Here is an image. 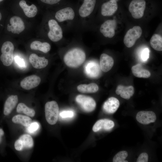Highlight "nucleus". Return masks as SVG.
<instances>
[{
  "label": "nucleus",
  "instance_id": "35",
  "mask_svg": "<svg viewBox=\"0 0 162 162\" xmlns=\"http://www.w3.org/2000/svg\"><path fill=\"white\" fill-rule=\"evenodd\" d=\"M14 59L16 62L20 66L22 67H25V62L22 59L18 56H15Z\"/></svg>",
  "mask_w": 162,
  "mask_h": 162
},
{
  "label": "nucleus",
  "instance_id": "22",
  "mask_svg": "<svg viewBox=\"0 0 162 162\" xmlns=\"http://www.w3.org/2000/svg\"><path fill=\"white\" fill-rule=\"evenodd\" d=\"M134 87L132 86H128L120 85L116 88V93L117 95L124 99H129L134 94Z\"/></svg>",
  "mask_w": 162,
  "mask_h": 162
},
{
  "label": "nucleus",
  "instance_id": "34",
  "mask_svg": "<svg viewBox=\"0 0 162 162\" xmlns=\"http://www.w3.org/2000/svg\"><path fill=\"white\" fill-rule=\"evenodd\" d=\"M148 156L147 154L145 152L142 153L139 156L136 160L137 162H147Z\"/></svg>",
  "mask_w": 162,
  "mask_h": 162
},
{
  "label": "nucleus",
  "instance_id": "16",
  "mask_svg": "<svg viewBox=\"0 0 162 162\" xmlns=\"http://www.w3.org/2000/svg\"><path fill=\"white\" fill-rule=\"evenodd\" d=\"M118 8L116 1L111 0L103 4L101 8V14L104 16H111L116 12Z\"/></svg>",
  "mask_w": 162,
  "mask_h": 162
},
{
  "label": "nucleus",
  "instance_id": "32",
  "mask_svg": "<svg viewBox=\"0 0 162 162\" xmlns=\"http://www.w3.org/2000/svg\"><path fill=\"white\" fill-rule=\"evenodd\" d=\"M149 50L148 48H145L142 51L140 55V59L142 62L147 61L149 58Z\"/></svg>",
  "mask_w": 162,
  "mask_h": 162
},
{
  "label": "nucleus",
  "instance_id": "8",
  "mask_svg": "<svg viewBox=\"0 0 162 162\" xmlns=\"http://www.w3.org/2000/svg\"><path fill=\"white\" fill-rule=\"evenodd\" d=\"M34 144L33 140L31 135L24 134L16 140L14 144L15 149L19 151L32 148Z\"/></svg>",
  "mask_w": 162,
  "mask_h": 162
},
{
  "label": "nucleus",
  "instance_id": "27",
  "mask_svg": "<svg viewBox=\"0 0 162 162\" xmlns=\"http://www.w3.org/2000/svg\"><path fill=\"white\" fill-rule=\"evenodd\" d=\"M79 92L83 93H94L97 92L99 88L97 84L94 83L88 84H80L77 87Z\"/></svg>",
  "mask_w": 162,
  "mask_h": 162
},
{
  "label": "nucleus",
  "instance_id": "30",
  "mask_svg": "<svg viewBox=\"0 0 162 162\" xmlns=\"http://www.w3.org/2000/svg\"><path fill=\"white\" fill-rule=\"evenodd\" d=\"M128 156L127 152L125 151H121L116 154L113 158V162H128L125 160Z\"/></svg>",
  "mask_w": 162,
  "mask_h": 162
},
{
  "label": "nucleus",
  "instance_id": "10",
  "mask_svg": "<svg viewBox=\"0 0 162 162\" xmlns=\"http://www.w3.org/2000/svg\"><path fill=\"white\" fill-rule=\"evenodd\" d=\"M116 25V23L115 20H107L101 25L100 32L105 37L112 38L115 34Z\"/></svg>",
  "mask_w": 162,
  "mask_h": 162
},
{
  "label": "nucleus",
  "instance_id": "12",
  "mask_svg": "<svg viewBox=\"0 0 162 162\" xmlns=\"http://www.w3.org/2000/svg\"><path fill=\"white\" fill-rule=\"evenodd\" d=\"M41 79L39 76L33 75L23 79L20 82V85L23 89L29 90L37 87Z\"/></svg>",
  "mask_w": 162,
  "mask_h": 162
},
{
  "label": "nucleus",
  "instance_id": "13",
  "mask_svg": "<svg viewBox=\"0 0 162 162\" xmlns=\"http://www.w3.org/2000/svg\"><path fill=\"white\" fill-rule=\"evenodd\" d=\"M120 105L118 100L116 98H109L104 103L103 106L104 111L107 114H111L115 112Z\"/></svg>",
  "mask_w": 162,
  "mask_h": 162
},
{
  "label": "nucleus",
  "instance_id": "28",
  "mask_svg": "<svg viewBox=\"0 0 162 162\" xmlns=\"http://www.w3.org/2000/svg\"><path fill=\"white\" fill-rule=\"evenodd\" d=\"M16 111L19 113L25 114L30 117H34L35 115V112L32 108L28 107L23 103L18 104L16 108Z\"/></svg>",
  "mask_w": 162,
  "mask_h": 162
},
{
  "label": "nucleus",
  "instance_id": "29",
  "mask_svg": "<svg viewBox=\"0 0 162 162\" xmlns=\"http://www.w3.org/2000/svg\"><path fill=\"white\" fill-rule=\"evenodd\" d=\"M151 46L155 50L158 51L162 50V38L157 34H154L150 40Z\"/></svg>",
  "mask_w": 162,
  "mask_h": 162
},
{
  "label": "nucleus",
  "instance_id": "26",
  "mask_svg": "<svg viewBox=\"0 0 162 162\" xmlns=\"http://www.w3.org/2000/svg\"><path fill=\"white\" fill-rule=\"evenodd\" d=\"M12 121L15 124H20L24 126L28 127L32 122V119L29 116L21 114L14 116Z\"/></svg>",
  "mask_w": 162,
  "mask_h": 162
},
{
  "label": "nucleus",
  "instance_id": "39",
  "mask_svg": "<svg viewBox=\"0 0 162 162\" xmlns=\"http://www.w3.org/2000/svg\"><path fill=\"white\" fill-rule=\"evenodd\" d=\"M3 0H0V2L2 1Z\"/></svg>",
  "mask_w": 162,
  "mask_h": 162
},
{
  "label": "nucleus",
  "instance_id": "6",
  "mask_svg": "<svg viewBox=\"0 0 162 162\" xmlns=\"http://www.w3.org/2000/svg\"><path fill=\"white\" fill-rule=\"evenodd\" d=\"M146 7L145 0H133L129 4V10L134 18L138 19L143 16Z\"/></svg>",
  "mask_w": 162,
  "mask_h": 162
},
{
  "label": "nucleus",
  "instance_id": "21",
  "mask_svg": "<svg viewBox=\"0 0 162 162\" xmlns=\"http://www.w3.org/2000/svg\"><path fill=\"white\" fill-rule=\"evenodd\" d=\"M17 95H11L9 96L5 101L3 113L8 115L12 112L18 102Z\"/></svg>",
  "mask_w": 162,
  "mask_h": 162
},
{
  "label": "nucleus",
  "instance_id": "9",
  "mask_svg": "<svg viewBox=\"0 0 162 162\" xmlns=\"http://www.w3.org/2000/svg\"><path fill=\"white\" fill-rule=\"evenodd\" d=\"M10 25L7 26V29L14 34H19L25 28L24 23L20 17L14 16L10 20Z\"/></svg>",
  "mask_w": 162,
  "mask_h": 162
},
{
  "label": "nucleus",
  "instance_id": "19",
  "mask_svg": "<svg viewBox=\"0 0 162 162\" xmlns=\"http://www.w3.org/2000/svg\"><path fill=\"white\" fill-rule=\"evenodd\" d=\"M84 71L88 77L96 78L98 76L100 72L99 65L94 62H89L86 64Z\"/></svg>",
  "mask_w": 162,
  "mask_h": 162
},
{
  "label": "nucleus",
  "instance_id": "33",
  "mask_svg": "<svg viewBox=\"0 0 162 162\" xmlns=\"http://www.w3.org/2000/svg\"><path fill=\"white\" fill-rule=\"evenodd\" d=\"M74 113L71 110L64 111L60 114V116L62 118H71L74 116Z\"/></svg>",
  "mask_w": 162,
  "mask_h": 162
},
{
  "label": "nucleus",
  "instance_id": "17",
  "mask_svg": "<svg viewBox=\"0 0 162 162\" xmlns=\"http://www.w3.org/2000/svg\"><path fill=\"white\" fill-rule=\"evenodd\" d=\"M30 62L34 68L40 69L46 67L48 63V60L44 57H39L34 53L29 56Z\"/></svg>",
  "mask_w": 162,
  "mask_h": 162
},
{
  "label": "nucleus",
  "instance_id": "3",
  "mask_svg": "<svg viewBox=\"0 0 162 162\" xmlns=\"http://www.w3.org/2000/svg\"><path fill=\"white\" fill-rule=\"evenodd\" d=\"M45 117L47 122L50 125L55 124L58 121L59 107L55 101L47 102L45 105Z\"/></svg>",
  "mask_w": 162,
  "mask_h": 162
},
{
  "label": "nucleus",
  "instance_id": "24",
  "mask_svg": "<svg viewBox=\"0 0 162 162\" xmlns=\"http://www.w3.org/2000/svg\"><path fill=\"white\" fill-rule=\"evenodd\" d=\"M131 70L133 75L137 77L148 78L151 76L149 71L144 69L140 64L133 66Z\"/></svg>",
  "mask_w": 162,
  "mask_h": 162
},
{
  "label": "nucleus",
  "instance_id": "38",
  "mask_svg": "<svg viewBox=\"0 0 162 162\" xmlns=\"http://www.w3.org/2000/svg\"><path fill=\"white\" fill-rule=\"evenodd\" d=\"M2 18V15L1 13L0 12V21L1 20Z\"/></svg>",
  "mask_w": 162,
  "mask_h": 162
},
{
  "label": "nucleus",
  "instance_id": "36",
  "mask_svg": "<svg viewBox=\"0 0 162 162\" xmlns=\"http://www.w3.org/2000/svg\"><path fill=\"white\" fill-rule=\"evenodd\" d=\"M61 0H40V1L45 3L53 4L59 2Z\"/></svg>",
  "mask_w": 162,
  "mask_h": 162
},
{
  "label": "nucleus",
  "instance_id": "4",
  "mask_svg": "<svg viewBox=\"0 0 162 162\" xmlns=\"http://www.w3.org/2000/svg\"><path fill=\"white\" fill-rule=\"evenodd\" d=\"M142 32L141 28L138 26H134L129 29L124 38V43L125 45L128 48L133 46L137 39L141 37Z\"/></svg>",
  "mask_w": 162,
  "mask_h": 162
},
{
  "label": "nucleus",
  "instance_id": "15",
  "mask_svg": "<svg viewBox=\"0 0 162 162\" xmlns=\"http://www.w3.org/2000/svg\"><path fill=\"white\" fill-rule=\"evenodd\" d=\"M96 2V0H84L79 10L80 15L82 17L89 16L94 9Z\"/></svg>",
  "mask_w": 162,
  "mask_h": 162
},
{
  "label": "nucleus",
  "instance_id": "37",
  "mask_svg": "<svg viewBox=\"0 0 162 162\" xmlns=\"http://www.w3.org/2000/svg\"><path fill=\"white\" fill-rule=\"evenodd\" d=\"M4 131L3 130L0 128V143H1L2 140V137L4 135Z\"/></svg>",
  "mask_w": 162,
  "mask_h": 162
},
{
  "label": "nucleus",
  "instance_id": "23",
  "mask_svg": "<svg viewBox=\"0 0 162 162\" xmlns=\"http://www.w3.org/2000/svg\"><path fill=\"white\" fill-rule=\"evenodd\" d=\"M20 7L23 10L25 15L29 18L33 17L36 15L38 9L34 4L28 6L24 0L20 1L19 3Z\"/></svg>",
  "mask_w": 162,
  "mask_h": 162
},
{
  "label": "nucleus",
  "instance_id": "1",
  "mask_svg": "<svg viewBox=\"0 0 162 162\" xmlns=\"http://www.w3.org/2000/svg\"><path fill=\"white\" fill-rule=\"evenodd\" d=\"M86 58L85 52L79 48H75L68 52L64 56V61L68 67L76 68L81 65Z\"/></svg>",
  "mask_w": 162,
  "mask_h": 162
},
{
  "label": "nucleus",
  "instance_id": "5",
  "mask_svg": "<svg viewBox=\"0 0 162 162\" xmlns=\"http://www.w3.org/2000/svg\"><path fill=\"white\" fill-rule=\"evenodd\" d=\"M75 100L81 109L85 112H91L95 109L96 102L91 97L79 94L76 96Z\"/></svg>",
  "mask_w": 162,
  "mask_h": 162
},
{
  "label": "nucleus",
  "instance_id": "31",
  "mask_svg": "<svg viewBox=\"0 0 162 162\" xmlns=\"http://www.w3.org/2000/svg\"><path fill=\"white\" fill-rule=\"evenodd\" d=\"M40 128L39 124L37 122H32L28 127L27 130L30 133H34L37 132Z\"/></svg>",
  "mask_w": 162,
  "mask_h": 162
},
{
  "label": "nucleus",
  "instance_id": "20",
  "mask_svg": "<svg viewBox=\"0 0 162 162\" xmlns=\"http://www.w3.org/2000/svg\"><path fill=\"white\" fill-rule=\"evenodd\" d=\"M114 63V60L111 56L105 53L101 55L100 59V68L104 72H106L110 70Z\"/></svg>",
  "mask_w": 162,
  "mask_h": 162
},
{
  "label": "nucleus",
  "instance_id": "7",
  "mask_svg": "<svg viewBox=\"0 0 162 162\" xmlns=\"http://www.w3.org/2000/svg\"><path fill=\"white\" fill-rule=\"evenodd\" d=\"M50 31L48 33L49 38L53 42H57L62 39L63 32L62 28L57 22L51 19L48 21Z\"/></svg>",
  "mask_w": 162,
  "mask_h": 162
},
{
  "label": "nucleus",
  "instance_id": "18",
  "mask_svg": "<svg viewBox=\"0 0 162 162\" xmlns=\"http://www.w3.org/2000/svg\"><path fill=\"white\" fill-rule=\"evenodd\" d=\"M114 123L111 120L108 119H103L97 121L93 125L92 130L97 132L101 129L109 130L114 127Z\"/></svg>",
  "mask_w": 162,
  "mask_h": 162
},
{
  "label": "nucleus",
  "instance_id": "11",
  "mask_svg": "<svg viewBox=\"0 0 162 162\" xmlns=\"http://www.w3.org/2000/svg\"><path fill=\"white\" fill-rule=\"evenodd\" d=\"M136 119L140 123L143 124H147L154 122L156 119V116L152 111H142L137 113Z\"/></svg>",
  "mask_w": 162,
  "mask_h": 162
},
{
  "label": "nucleus",
  "instance_id": "14",
  "mask_svg": "<svg viewBox=\"0 0 162 162\" xmlns=\"http://www.w3.org/2000/svg\"><path fill=\"white\" fill-rule=\"evenodd\" d=\"M75 16V13L72 8L67 7L57 11L55 17L59 22H62L67 20H72Z\"/></svg>",
  "mask_w": 162,
  "mask_h": 162
},
{
  "label": "nucleus",
  "instance_id": "2",
  "mask_svg": "<svg viewBox=\"0 0 162 162\" xmlns=\"http://www.w3.org/2000/svg\"><path fill=\"white\" fill-rule=\"evenodd\" d=\"M14 50V46L11 42L6 41L2 44L1 49L0 60L4 66L8 67L12 63Z\"/></svg>",
  "mask_w": 162,
  "mask_h": 162
},
{
  "label": "nucleus",
  "instance_id": "25",
  "mask_svg": "<svg viewBox=\"0 0 162 162\" xmlns=\"http://www.w3.org/2000/svg\"><path fill=\"white\" fill-rule=\"evenodd\" d=\"M30 47L32 50H39L45 53L48 52L51 49V46L48 43H42L37 40L32 42L30 44Z\"/></svg>",
  "mask_w": 162,
  "mask_h": 162
}]
</instances>
